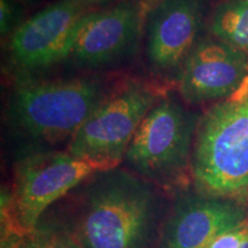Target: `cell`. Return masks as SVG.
I'll use <instances>...</instances> for the list:
<instances>
[{"label":"cell","mask_w":248,"mask_h":248,"mask_svg":"<svg viewBox=\"0 0 248 248\" xmlns=\"http://www.w3.org/2000/svg\"><path fill=\"white\" fill-rule=\"evenodd\" d=\"M159 208L154 184L130 170H106L85 186L71 231L83 248H148Z\"/></svg>","instance_id":"1"},{"label":"cell","mask_w":248,"mask_h":248,"mask_svg":"<svg viewBox=\"0 0 248 248\" xmlns=\"http://www.w3.org/2000/svg\"><path fill=\"white\" fill-rule=\"evenodd\" d=\"M109 91L90 77L53 80L18 78L11 93V128L38 142L70 141Z\"/></svg>","instance_id":"2"},{"label":"cell","mask_w":248,"mask_h":248,"mask_svg":"<svg viewBox=\"0 0 248 248\" xmlns=\"http://www.w3.org/2000/svg\"><path fill=\"white\" fill-rule=\"evenodd\" d=\"M190 170L200 193L248 194V94L231 95L200 116Z\"/></svg>","instance_id":"3"},{"label":"cell","mask_w":248,"mask_h":248,"mask_svg":"<svg viewBox=\"0 0 248 248\" xmlns=\"http://www.w3.org/2000/svg\"><path fill=\"white\" fill-rule=\"evenodd\" d=\"M199 120L177 95L160 98L136 131L123 162L152 184H176L191 169Z\"/></svg>","instance_id":"4"},{"label":"cell","mask_w":248,"mask_h":248,"mask_svg":"<svg viewBox=\"0 0 248 248\" xmlns=\"http://www.w3.org/2000/svg\"><path fill=\"white\" fill-rule=\"evenodd\" d=\"M160 98L148 83L126 80L109 91L69 141L67 152L101 171L117 168L142 120Z\"/></svg>","instance_id":"5"},{"label":"cell","mask_w":248,"mask_h":248,"mask_svg":"<svg viewBox=\"0 0 248 248\" xmlns=\"http://www.w3.org/2000/svg\"><path fill=\"white\" fill-rule=\"evenodd\" d=\"M146 9L144 0H121L88 11L74 28L61 62L91 70L131 57L141 39Z\"/></svg>","instance_id":"6"},{"label":"cell","mask_w":248,"mask_h":248,"mask_svg":"<svg viewBox=\"0 0 248 248\" xmlns=\"http://www.w3.org/2000/svg\"><path fill=\"white\" fill-rule=\"evenodd\" d=\"M97 172H101L98 167L67 151H37L21 157L11 195L15 222L29 234L51 204Z\"/></svg>","instance_id":"7"},{"label":"cell","mask_w":248,"mask_h":248,"mask_svg":"<svg viewBox=\"0 0 248 248\" xmlns=\"http://www.w3.org/2000/svg\"><path fill=\"white\" fill-rule=\"evenodd\" d=\"M213 0H154L145 14V54L157 75L177 78L208 27Z\"/></svg>","instance_id":"8"},{"label":"cell","mask_w":248,"mask_h":248,"mask_svg":"<svg viewBox=\"0 0 248 248\" xmlns=\"http://www.w3.org/2000/svg\"><path fill=\"white\" fill-rule=\"evenodd\" d=\"M247 75L248 53L204 33L176 78L179 98L192 106L225 100L238 91Z\"/></svg>","instance_id":"9"},{"label":"cell","mask_w":248,"mask_h":248,"mask_svg":"<svg viewBox=\"0 0 248 248\" xmlns=\"http://www.w3.org/2000/svg\"><path fill=\"white\" fill-rule=\"evenodd\" d=\"M86 12L80 0H57L23 21L8 40L14 66L30 73L61 62L71 32Z\"/></svg>","instance_id":"10"},{"label":"cell","mask_w":248,"mask_h":248,"mask_svg":"<svg viewBox=\"0 0 248 248\" xmlns=\"http://www.w3.org/2000/svg\"><path fill=\"white\" fill-rule=\"evenodd\" d=\"M248 221V210L235 199L200 193L179 195L164 226L161 248H204Z\"/></svg>","instance_id":"11"},{"label":"cell","mask_w":248,"mask_h":248,"mask_svg":"<svg viewBox=\"0 0 248 248\" xmlns=\"http://www.w3.org/2000/svg\"><path fill=\"white\" fill-rule=\"evenodd\" d=\"M207 31L248 53V0H222L216 4Z\"/></svg>","instance_id":"12"},{"label":"cell","mask_w":248,"mask_h":248,"mask_svg":"<svg viewBox=\"0 0 248 248\" xmlns=\"http://www.w3.org/2000/svg\"><path fill=\"white\" fill-rule=\"evenodd\" d=\"M27 248H83L75 233L60 225L39 224L28 234Z\"/></svg>","instance_id":"13"},{"label":"cell","mask_w":248,"mask_h":248,"mask_svg":"<svg viewBox=\"0 0 248 248\" xmlns=\"http://www.w3.org/2000/svg\"><path fill=\"white\" fill-rule=\"evenodd\" d=\"M15 0H0V32L1 37H11L20 26L21 9Z\"/></svg>","instance_id":"14"},{"label":"cell","mask_w":248,"mask_h":248,"mask_svg":"<svg viewBox=\"0 0 248 248\" xmlns=\"http://www.w3.org/2000/svg\"><path fill=\"white\" fill-rule=\"evenodd\" d=\"M248 231V221L239 228H235L215 238L204 248H239L246 238Z\"/></svg>","instance_id":"15"},{"label":"cell","mask_w":248,"mask_h":248,"mask_svg":"<svg viewBox=\"0 0 248 248\" xmlns=\"http://www.w3.org/2000/svg\"><path fill=\"white\" fill-rule=\"evenodd\" d=\"M82 2L88 5H104V4H109V2L114 1V0H80Z\"/></svg>","instance_id":"16"},{"label":"cell","mask_w":248,"mask_h":248,"mask_svg":"<svg viewBox=\"0 0 248 248\" xmlns=\"http://www.w3.org/2000/svg\"><path fill=\"white\" fill-rule=\"evenodd\" d=\"M239 248H248V231H247V234H246V238H245L243 244H241V246Z\"/></svg>","instance_id":"17"},{"label":"cell","mask_w":248,"mask_h":248,"mask_svg":"<svg viewBox=\"0 0 248 248\" xmlns=\"http://www.w3.org/2000/svg\"><path fill=\"white\" fill-rule=\"evenodd\" d=\"M15 1H17L20 5H27L30 4L31 1H33V0H15Z\"/></svg>","instance_id":"18"},{"label":"cell","mask_w":248,"mask_h":248,"mask_svg":"<svg viewBox=\"0 0 248 248\" xmlns=\"http://www.w3.org/2000/svg\"><path fill=\"white\" fill-rule=\"evenodd\" d=\"M145 2H146V4H150V2H152V1H154V0H144Z\"/></svg>","instance_id":"19"}]
</instances>
